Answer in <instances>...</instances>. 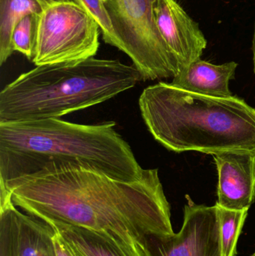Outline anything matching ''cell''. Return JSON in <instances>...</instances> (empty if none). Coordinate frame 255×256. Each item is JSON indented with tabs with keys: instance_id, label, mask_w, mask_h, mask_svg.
I'll list each match as a JSON object with an SVG mask.
<instances>
[{
	"instance_id": "6",
	"label": "cell",
	"mask_w": 255,
	"mask_h": 256,
	"mask_svg": "<svg viewBox=\"0 0 255 256\" xmlns=\"http://www.w3.org/2000/svg\"><path fill=\"white\" fill-rule=\"evenodd\" d=\"M99 30L95 20L77 3L50 4L40 14L32 62L40 66L94 57L100 45Z\"/></svg>"
},
{
	"instance_id": "19",
	"label": "cell",
	"mask_w": 255,
	"mask_h": 256,
	"mask_svg": "<svg viewBox=\"0 0 255 256\" xmlns=\"http://www.w3.org/2000/svg\"><path fill=\"white\" fill-rule=\"evenodd\" d=\"M43 7L46 8L50 4H55V3L61 2L73 1V0H37Z\"/></svg>"
},
{
	"instance_id": "7",
	"label": "cell",
	"mask_w": 255,
	"mask_h": 256,
	"mask_svg": "<svg viewBox=\"0 0 255 256\" xmlns=\"http://www.w3.org/2000/svg\"><path fill=\"white\" fill-rule=\"evenodd\" d=\"M181 231L150 236L145 256H223L217 206L197 204L187 196Z\"/></svg>"
},
{
	"instance_id": "2",
	"label": "cell",
	"mask_w": 255,
	"mask_h": 256,
	"mask_svg": "<svg viewBox=\"0 0 255 256\" xmlns=\"http://www.w3.org/2000/svg\"><path fill=\"white\" fill-rule=\"evenodd\" d=\"M115 126V122L81 124L61 118L0 122V183L49 164L82 167L123 182L140 180L145 170Z\"/></svg>"
},
{
	"instance_id": "10",
	"label": "cell",
	"mask_w": 255,
	"mask_h": 256,
	"mask_svg": "<svg viewBox=\"0 0 255 256\" xmlns=\"http://www.w3.org/2000/svg\"><path fill=\"white\" fill-rule=\"evenodd\" d=\"M238 66L235 62L214 64L200 58L175 76L171 84L181 90L202 96L232 97L229 82L235 79Z\"/></svg>"
},
{
	"instance_id": "9",
	"label": "cell",
	"mask_w": 255,
	"mask_h": 256,
	"mask_svg": "<svg viewBox=\"0 0 255 256\" xmlns=\"http://www.w3.org/2000/svg\"><path fill=\"white\" fill-rule=\"evenodd\" d=\"M218 172L217 206L249 210L255 200V153L227 152L214 155Z\"/></svg>"
},
{
	"instance_id": "18",
	"label": "cell",
	"mask_w": 255,
	"mask_h": 256,
	"mask_svg": "<svg viewBox=\"0 0 255 256\" xmlns=\"http://www.w3.org/2000/svg\"><path fill=\"white\" fill-rule=\"evenodd\" d=\"M53 242L57 256H84L73 245L64 239L55 230Z\"/></svg>"
},
{
	"instance_id": "11",
	"label": "cell",
	"mask_w": 255,
	"mask_h": 256,
	"mask_svg": "<svg viewBox=\"0 0 255 256\" xmlns=\"http://www.w3.org/2000/svg\"><path fill=\"white\" fill-rule=\"evenodd\" d=\"M46 222L84 256H145L139 248L113 233L62 222Z\"/></svg>"
},
{
	"instance_id": "3",
	"label": "cell",
	"mask_w": 255,
	"mask_h": 256,
	"mask_svg": "<svg viewBox=\"0 0 255 256\" xmlns=\"http://www.w3.org/2000/svg\"><path fill=\"white\" fill-rule=\"evenodd\" d=\"M142 118L154 138L181 153H255V109L232 96L215 98L160 82L139 100Z\"/></svg>"
},
{
	"instance_id": "20",
	"label": "cell",
	"mask_w": 255,
	"mask_h": 256,
	"mask_svg": "<svg viewBox=\"0 0 255 256\" xmlns=\"http://www.w3.org/2000/svg\"><path fill=\"white\" fill-rule=\"evenodd\" d=\"M252 50H253V69H254V73L255 75V22L254 28V34H253V46H252Z\"/></svg>"
},
{
	"instance_id": "12",
	"label": "cell",
	"mask_w": 255,
	"mask_h": 256,
	"mask_svg": "<svg viewBox=\"0 0 255 256\" xmlns=\"http://www.w3.org/2000/svg\"><path fill=\"white\" fill-rule=\"evenodd\" d=\"M19 256H57L52 226L31 215L18 212Z\"/></svg>"
},
{
	"instance_id": "13",
	"label": "cell",
	"mask_w": 255,
	"mask_h": 256,
	"mask_svg": "<svg viewBox=\"0 0 255 256\" xmlns=\"http://www.w3.org/2000/svg\"><path fill=\"white\" fill-rule=\"evenodd\" d=\"M45 8L37 0H0V64L13 54L12 36L19 21L27 15H40Z\"/></svg>"
},
{
	"instance_id": "14",
	"label": "cell",
	"mask_w": 255,
	"mask_h": 256,
	"mask_svg": "<svg viewBox=\"0 0 255 256\" xmlns=\"http://www.w3.org/2000/svg\"><path fill=\"white\" fill-rule=\"evenodd\" d=\"M18 212L10 192L0 188V256H19Z\"/></svg>"
},
{
	"instance_id": "5",
	"label": "cell",
	"mask_w": 255,
	"mask_h": 256,
	"mask_svg": "<svg viewBox=\"0 0 255 256\" xmlns=\"http://www.w3.org/2000/svg\"><path fill=\"white\" fill-rule=\"evenodd\" d=\"M154 2L105 0L120 50L131 58L144 81L174 78L181 73L156 25Z\"/></svg>"
},
{
	"instance_id": "17",
	"label": "cell",
	"mask_w": 255,
	"mask_h": 256,
	"mask_svg": "<svg viewBox=\"0 0 255 256\" xmlns=\"http://www.w3.org/2000/svg\"><path fill=\"white\" fill-rule=\"evenodd\" d=\"M87 10L95 20L101 30L104 42L120 50L121 45L112 28V22L105 6V0H73Z\"/></svg>"
},
{
	"instance_id": "16",
	"label": "cell",
	"mask_w": 255,
	"mask_h": 256,
	"mask_svg": "<svg viewBox=\"0 0 255 256\" xmlns=\"http://www.w3.org/2000/svg\"><path fill=\"white\" fill-rule=\"evenodd\" d=\"M40 15L31 14L16 26L12 36V48L32 61L35 55Z\"/></svg>"
},
{
	"instance_id": "21",
	"label": "cell",
	"mask_w": 255,
	"mask_h": 256,
	"mask_svg": "<svg viewBox=\"0 0 255 256\" xmlns=\"http://www.w3.org/2000/svg\"><path fill=\"white\" fill-rule=\"evenodd\" d=\"M253 256H255V252L254 254H253Z\"/></svg>"
},
{
	"instance_id": "1",
	"label": "cell",
	"mask_w": 255,
	"mask_h": 256,
	"mask_svg": "<svg viewBox=\"0 0 255 256\" xmlns=\"http://www.w3.org/2000/svg\"><path fill=\"white\" fill-rule=\"evenodd\" d=\"M0 186L27 214L113 233L142 252L150 236L175 233L157 168L127 182L82 167L49 164Z\"/></svg>"
},
{
	"instance_id": "15",
	"label": "cell",
	"mask_w": 255,
	"mask_h": 256,
	"mask_svg": "<svg viewBox=\"0 0 255 256\" xmlns=\"http://www.w3.org/2000/svg\"><path fill=\"white\" fill-rule=\"evenodd\" d=\"M216 206L220 221L223 256H236L238 239L248 216L249 210H229Z\"/></svg>"
},
{
	"instance_id": "8",
	"label": "cell",
	"mask_w": 255,
	"mask_h": 256,
	"mask_svg": "<svg viewBox=\"0 0 255 256\" xmlns=\"http://www.w3.org/2000/svg\"><path fill=\"white\" fill-rule=\"evenodd\" d=\"M156 25L181 72L200 60L208 42L199 27L176 0H155Z\"/></svg>"
},
{
	"instance_id": "4",
	"label": "cell",
	"mask_w": 255,
	"mask_h": 256,
	"mask_svg": "<svg viewBox=\"0 0 255 256\" xmlns=\"http://www.w3.org/2000/svg\"><path fill=\"white\" fill-rule=\"evenodd\" d=\"M142 76L134 66L95 57L36 66L0 92V122L61 117L103 103L133 88Z\"/></svg>"
}]
</instances>
